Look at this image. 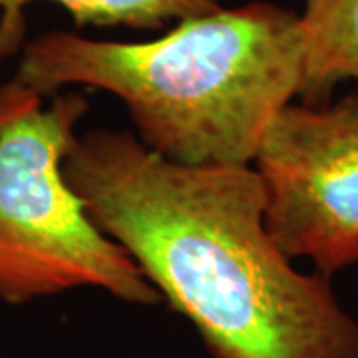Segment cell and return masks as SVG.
<instances>
[{"label": "cell", "mask_w": 358, "mask_h": 358, "mask_svg": "<svg viewBox=\"0 0 358 358\" xmlns=\"http://www.w3.org/2000/svg\"><path fill=\"white\" fill-rule=\"evenodd\" d=\"M305 46L299 13L255 0L179 20L143 42L52 30L28 40L13 84L50 98L108 92L136 138L183 166H253L273 117L299 100Z\"/></svg>", "instance_id": "obj_2"}, {"label": "cell", "mask_w": 358, "mask_h": 358, "mask_svg": "<svg viewBox=\"0 0 358 358\" xmlns=\"http://www.w3.org/2000/svg\"><path fill=\"white\" fill-rule=\"evenodd\" d=\"M90 103L80 92L50 103L0 88V301L28 305L76 289L155 307L162 296L138 263L88 215L66 181L64 157Z\"/></svg>", "instance_id": "obj_3"}, {"label": "cell", "mask_w": 358, "mask_h": 358, "mask_svg": "<svg viewBox=\"0 0 358 358\" xmlns=\"http://www.w3.org/2000/svg\"><path fill=\"white\" fill-rule=\"evenodd\" d=\"M129 358H159V357H129Z\"/></svg>", "instance_id": "obj_7"}, {"label": "cell", "mask_w": 358, "mask_h": 358, "mask_svg": "<svg viewBox=\"0 0 358 358\" xmlns=\"http://www.w3.org/2000/svg\"><path fill=\"white\" fill-rule=\"evenodd\" d=\"M253 167L265 192V225L285 255L307 259L329 279L357 265L358 90L285 106Z\"/></svg>", "instance_id": "obj_4"}, {"label": "cell", "mask_w": 358, "mask_h": 358, "mask_svg": "<svg viewBox=\"0 0 358 358\" xmlns=\"http://www.w3.org/2000/svg\"><path fill=\"white\" fill-rule=\"evenodd\" d=\"M66 181L213 358H358V320L265 225L253 166H183L129 129L78 134Z\"/></svg>", "instance_id": "obj_1"}, {"label": "cell", "mask_w": 358, "mask_h": 358, "mask_svg": "<svg viewBox=\"0 0 358 358\" xmlns=\"http://www.w3.org/2000/svg\"><path fill=\"white\" fill-rule=\"evenodd\" d=\"M36 0H0V56L20 44L24 8ZM64 8L76 26L159 30L189 16L211 13L219 0H48Z\"/></svg>", "instance_id": "obj_6"}, {"label": "cell", "mask_w": 358, "mask_h": 358, "mask_svg": "<svg viewBox=\"0 0 358 358\" xmlns=\"http://www.w3.org/2000/svg\"><path fill=\"white\" fill-rule=\"evenodd\" d=\"M299 22L305 46L299 100L329 102L338 84L358 82V0H305Z\"/></svg>", "instance_id": "obj_5"}]
</instances>
